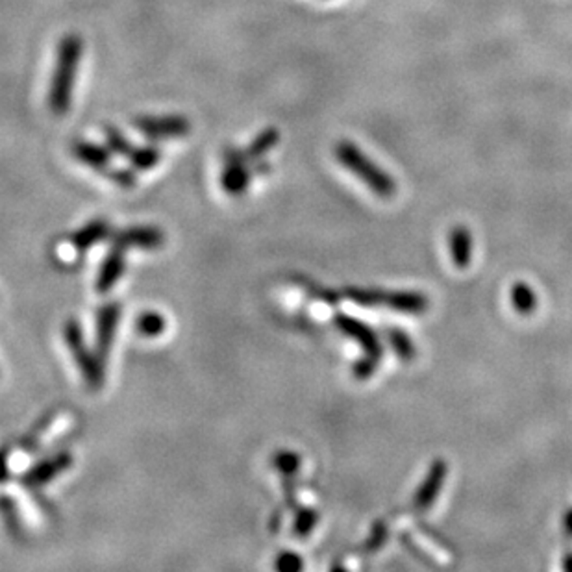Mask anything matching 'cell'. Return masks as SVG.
Listing matches in <instances>:
<instances>
[{
  "label": "cell",
  "mask_w": 572,
  "mask_h": 572,
  "mask_svg": "<svg viewBox=\"0 0 572 572\" xmlns=\"http://www.w3.org/2000/svg\"><path fill=\"white\" fill-rule=\"evenodd\" d=\"M72 455L69 452H60L52 457H47V460L40 462L37 465H33L23 478V483L26 487H43L47 485L51 480H54L56 476L63 474L70 465H72Z\"/></svg>",
  "instance_id": "8"
},
{
  "label": "cell",
  "mask_w": 572,
  "mask_h": 572,
  "mask_svg": "<svg viewBox=\"0 0 572 572\" xmlns=\"http://www.w3.org/2000/svg\"><path fill=\"white\" fill-rule=\"evenodd\" d=\"M109 224L104 219H95L91 222H88L86 226H82L79 232H74L70 238L72 247L79 252H86L89 250L93 245H97L98 241L109 238Z\"/></svg>",
  "instance_id": "15"
},
{
  "label": "cell",
  "mask_w": 572,
  "mask_h": 572,
  "mask_svg": "<svg viewBox=\"0 0 572 572\" xmlns=\"http://www.w3.org/2000/svg\"><path fill=\"white\" fill-rule=\"evenodd\" d=\"M563 568H565V570H572V556H568V558L565 559V563H563Z\"/></svg>",
  "instance_id": "29"
},
{
  "label": "cell",
  "mask_w": 572,
  "mask_h": 572,
  "mask_svg": "<svg viewBox=\"0 0 572 572\" xmlns=\"http://www.w3.org/2000/svg\"><path fill=\"white\" fill-rule=\"evenodd\" d=\"M319 522V513L314 508H300L296 517H295V526L293 531L298 538H308L314 531L315 524Z\"/></svg>",
  "instance_id": "21"
},
{
  "label": "cell",
  "mask_w": 572,
  "mask_h": 572,
  "mask_svg": "<svg viewBox=\"0 0 572 572\" xmlns=\"http://www.w3.org/2000/svg\"><path fill=\"white\" fill-rule=\"evenodd\" d=\"M333 321H335V326L341 332H345L349 337H352V339H356L360 342V345L365 349L367 356H370V358L380 361V358H381V345H380L376 333L367 324H363L361 321H358L354 317H349L345 314L335 315Z\"/></svg>",
  "instance_id": "9"
},
{
  "label": "cell",
  "mask_w": 572,
  "mask_h": 572,
  "mask_svg": "<svg viewBox=\"0 0 572 572\" xmlns=\"http://www.w3.org/2000/svg\"><path fill=\"white\" fill-rule=\"evenodd\" d=\"M376 367H378V360H374V358H370V356H365L363 360H360V361L354 365L352 372H354L356 378L365 380V378H369V376L376 370Z\"/></svg>",
  "instance_id": "27"
},
{
  "label": "cell",
  "mask_w": 572,
  "mask_h": 572,
  "mask_svg": "<svg viewBox=\"0 0 572 572\" xmlns=\"http://www.w3.org/2000/svg\"><path fill=\"white\" fill-rule=\"evenodd\" d=\"M102 174H106L113 183H117L119 187H125V189H132L137 182L136 178V173L130 171V169H119V167H108Z\"/></svg>",
  "instance_id": "24"
},
{
  "label": "cell",
  "mask_w": 572,
  "mask_h": 572,
  "mask_svg": "<svg viewBox=\"0 0 572 572\" xmlns=\"http://www.w3.org/2000/svg\"><path fill=\"white\" fill-rule=\"evenodd\" d=\"M222 160H224V171L220 176L222 189L228 195H234V197L243 195L254 176V169H248L247 165L248 162L243 155V150L228 146L222 152Z\"/></svg>",
  "instance_id": "4"
},
{
  "label": "cell",
  "mask_w": 572,
  "mask_h": 572,
  "mask_svg": "<svg viewBox=\"0 0 572 572\" xmlns=\"http://www.w3.org/2000/svg\"><path fill=\"white\" fill-rule=\"evenodd\" d=\"M386 536H388L386 524H384V522H378V524L374 526V530H372V536H370L369 541H367V550H370V552L378 550L381 545H384Z\"/></svg>",
  "instance_id": "26"
},
{
  "label": "cell",
  "mask_w": 572,
  "mask_h": 572,
  "mask_svg": "<svg viewBox=\"0 0 572 572\" xmlns=\"http://www.w3.org/2000/svg\"><path fill=\"white\" fill-rule=\"evenodd\" d=\"M104 137H106V143H108L109 150L116 152V155H119V156L127 158L132 152V148H134V145L127 139V136L121 130H117L116 127H111V125L104 127Z\"/></svg>",
  "instance_id": "20"
},
{
  "label": "cell",
  "mask_w": 572,
  "mask_h": 572,
  "mask_svg": "<svg viewBox=\"0 0 572 572\" xmlns=\"http://www.w3.org/2000/svg\"><path fill=\"white\" fill-rule=\"evenodd\" d=\"M134 127L150 141L178 139L191 132V123L183 116H141L134 119Z\"/></svg>",
  "instance_id": "5"
},
{
  "label": "cell",
  "mask_w": 572,
  "mask_h": 572,
  "mask_svg": "<svg viewBox=\"0 0 572 572\" xmlns=\"http://www.w3.org/2000/svg\"><path fill=\"white\" fill-rule=\"evenodd\" d=\"M511 304L520 315H530L538 308V296L528 284L517 282L511 287Z\"/></svg>",
  "instance_id": "18"
},
{
  "label": "cell",
  "mask_w": 572,
  "mask_h": 572,
  "mask_svg": "<svg viewBox=\"0 0 572 572\" xmlns=\"http://www.w3.org/2000/svg\"><path fill=\"white\" fill-rule=\"evenodd\" d=\"M63 335H65V342H67V347H69L76 365H79V369L86 380V384L93 389H98L104 384V363L100 361L97 352L93 354L88 349L80 324L76 323L74 319H69L65 324Z\"/></svg>",
  "instance_id": "3"
},
{
  "label": "cell",
  "mask_w": 572,
  "mask_h": 572,
  "mask_svg": "<svg viewBox=\"0 0 572 572\" xmlns=\"http://www.w3.org/2000/svg\"><path fill=\"white\" fill-rule=\"evenodd\" d=\"M275 567H277L280 572H298V570H302L304 563H302V558H300L296 552H282V554L277 558Z\"/></svg>",
  "instance_id": "25"
},
{
  "label": "cell",
  "mask_w": 572,
  "mask_h": 572,
  "mask_svg": "<svg viewBox=\"0 0 572 572\" xmlns=\"http://www.w3.org/2000/svg\"><path fill=\"white\" fill-rule=\"evenodd\" d=\"M82 52L84 42L79 33H65L61 37L49 89V108L56 117H63L70 109Z\"/></svg>",
  "instance_id": "1"
},
{
  "label": "cell",
  "mask_w": 572,
  "mask_h": 572,
  "mask_svg": "<svg viewBox=\"0 0 572 572\" xmlns=\"http://www.w3.org/2000/svg\"><path fill=\"white\" fill-rule=\"evenodd\" d=\"M165 243L164 230L156 226H130L113 236V245L121 248L156 250Z\"/></svg>",
  "instance_id": "7"
},
{
  "label": "cell",
  "mask_w": 572,
  "mask_h": 572,
  "mask_svg": "<svg viewBox=\"0 0 572 572\" xmlns=\"http://www.w3.org/2000/svg\"><path fill=\"white\" fill-rule=\"evenodd\" d=\"M130 165L136 171H148L156 167L162 160V150L156 145H145V146H134L130 155L127 156Z\"/></svg>",
  "instance_id": "17"
},
{
  "label": "cell",
  "mask_w": 572,
  "mask_h": 572,
  "mask_svg": "<svg viewBox=\"0 0 572 572\" xmlns=\"http://www.w3.org/2000/svg\"><path fill=\"white\" fill-rule=\"evenodd\" d=\"M450 256L457 269H467L473 256V236L465 226H454L450 234Z\"/></svg>",
  "instance_id": "14"
},
{
  "label": "cell",
  "mask_w": 572,
  "mask_h": 572,
  "mask_svg": "<svg viewBox=\"0 0 572 572\" xmlns=\"http://www.w3.org/2000/svg\"><path fill=\"white\" fill-rule=\"evenodd\" d=\"M333 152L337 162L358 176L380 199H391L397 193L393 178L386 171H381L374 162H370L352 141H339Z\"/></svg>",
  "instance_id": "2"
},
{
  "label": "cell",
  "mask_w": 572,
  "mask_h": 572,
  "mask_svg": "<svg viewBox=\"0 0 572 572\" xmlns=\"http://www.w3.org/2000/svg\"><path fill=\"white\" fill-rule=\"evenodd\" d=\"M273 465H275V469H278L286 478H289V476H295V474L298 473L300 457H298L295 452L280 450V452H277L275 457H273Z\"/></svg>",
  "instance_id": "22"
},
{
  "label": "cell",
  "mask_w": 572,
  "mask_h": 572,
  "mask_svg": "<svg viewBox=\"0 0 572 572\" xmlns=\"http://www.w3.org/2000/svg\"><path fill=\"white\" fill-rule=\"evenodd\" d=\"M136 328L137 332L143 335V337H148V339H155V337H160L165 328H167V321L162 314L158 312H145L137 317L136 321Z\"/></svg>",
  "instance_id": "19"
},
{
  "label": "cell",
  "mask_w": 572,
  "mask_h": 572,
  "mask_svg": "<svg viewBox=\"0 0 572 572\" xmlns=\"http://www.w3.org/2000/svg\"><path fill=\"white\" fill-rule=\"evenodd\" d=\"M389 341L395 349V352L404 360L409 361L415 358V347L411 339L402 330H389Z\"/></svg>",
  "instance_id": "23"
},
{
  "label": "cell",
  "mask_w": 572,
  "mask_h": 572,
  "mask_svg": "<svg viewBox=\"0 0 572 572\" xmlns=\"http://www.w3.org/2000/svg\"><path fill=\"white\" fill-rule=\"evenodd\" d=\"M567 528H568V531L572 533V511L567 515Z\"/></svg>",
  "instance_id": "30"
},
{
  "label": "cell",
  "mask_w": 572,
  "mask_h": 572,
  "mask_svg": "<svg viewBox=\"0 0 572 572\" xmlns=\"http://www.w3.org/2000/svg\"><path fill=\"white\" fill-rule=\"evenodd\" d=\"M280 141V132L273 127L261 130L252 143L243 150V155L247 158V162H259L263 156L269 155V152L278 145Z\"/></svg>",
  "instance_id": "16"
},
{
  "label": "cell",
  "mask_w": 572,
  "mask_h": 572,
  "mask_svg": "<svg viewBox=\"0 0 572 572\" xmlns=\"http://www.w3.org/2000/svg\"><path fill=\"white\" fill-rule=\"evenodd\" d=\"M70 152L72 156L79 160L80 164L98 171V173H104L108 167H109V162H111V155L109 150L102 145H97V143H91V141H86V139H76L70 143Z\"/></svg>",
  "instance_id": "12"
},
{
  "label": "cell",
  "mask_w": 572,
  "mask_h": 572,
  "mask_svg": "<svg viewBox=\"0 0 572 572\" xmlns=\"http://www.w3.org/2000/svg\"><path fill=\"white\" fill-rule=\"evenodd\" d=\"M446 471L448 469H446V464L443 460H437V462L432 464L423 485L418 487V491L415 494V508L418 511L428 510L436 502L437 494H439V491L443 487V482L446 478Z\"/></svg>",
  "instance_id": "10"
},
{
  "label": "cell",
  "mask_w": 572,
  "mask_h": 572,
  "mask_svg": "<svg viewBox=\"0 0 572 572\" xmlns=\"http://www.w3.org/2000/svg\"><path fill=\"white\" fill-rule=\"evenodd\" d=\"M380 304L402 314H423L428 310V298L421 293H381Z\"/></svg>",
  "instance_id": "13"
},
{
  "label": "cell",
  "mask_w": 572,
  "mask_h": 572,
  "mask_svg": "<svg viewBox=\"0 0 572 572\" xmlns=\"http://www.w3.org/2000/svg\"><path fill=\"white\" fill-rule=\"evenodd\" d=\"M119 321H121V304L119 302H109L98 310L95 352L102 363H106V360L109 356L113 339H116V332L119 328Z\"/></svg>",
  "instance_id": "6"
},
{
  "label": "cell",
  "mask_w": 572,
  "mask_h": 572,
  "mask_svg": "<svg viewBox=\"0 0 572 572\" xmlns=\"http://www.w3.org/2000/svg\"><path fill=\"white\" fill-rule=\"evenodd\" d=\"M8 476V454L3 450L0 452V482Z\"/></svg>",
  "instance_id": "28"
},
{
  "label": "cell",
  "mask_w": 572,
  "mask_h": 572,
  "mask_svg": "<svg viewBox=\"0 0 572 572\" xmlns=\"http://www.w3.org/2000/svg\"><path fill=\"white\" fill-rule=\"evenodd\" d=\"M125 273V248L116 247L109 250V254L104 258L98 277H97V291L100 295L108 293L113 286H116Z\"/></svg>",
  "instance_id": "11"
}]
</instances>
